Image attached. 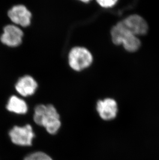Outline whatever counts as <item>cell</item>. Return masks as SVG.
I'll use <instances>...</instances> for the list:
<instances>
[{
  "mask_svg": "<svg viewBox=\"0 0 159 160\" xmlns=\"http://www.w3.org/2000/svg\"><path fill=\"white\" fill-rule=\"evenodd\" d=\"M34 120L38 125L44 127L48 133L55 134L60 128V115L52 105H39L35 108Z\"/></svg>",
  "mask_w": 159,
  "mask_h": 160,
  "instance_id": "6da1fadb",
  "label": "cell"
},
{
  "mask_svg": "<svg viewBox=\"0 0 159 160\" xmlns=\"http://www.w3.org/2000/svg\"><path fill=\"white\" fill-rule=\"evenodd\" d=\"M111 34L113 43L116 45H123L128 52H137L141 46V42L137 36L128 31L119 22L113 27Z\"/></svg>",
  "mask_w": 159,
  "mask_h": 160,
  "instance_id": "7a4b0ae2",
  "label": "cell"
},
{
  "mask_svg": "<svg viewBox=\"0 0 159 160\" xmlns=\"http://www.w3.org/2000/svg\"><path fill=\"white\" fill-rule=\"evenodd\" d=\"M93 58L88 49L82 47H74L68 56L69 64L71 68L76 71H81L89 67Z\"/></svg>",
  "mask_w": 159,
  "mask_h": 160,
  "instance_id": "3957f363",
  "label": "cell"
},
{
  "mask_svg": "<svg viewBox=\"0 0 159 160\" xmlns=\"http://www.w3.org/2000/svg\"><path fill=\"white\" fill-rule=\"evenodd\" d=\"M9 135L13 143L23 146L32 145L35 136L32 127L29 124L22 127H14L9 132Z\"/></svg>",
  "mask_w": 159,
  "mask_h": 160,
  "instance_id": "277c9868",
  "label": "cell"
},
{
  "mask_svg": "<svg viewBox=\"0 0 159 160\" xmlns=\"http://www.w3.org/2000/svg\"><path fill=\"white\" fill-rule=\"evenodd\" d=\"M119 22L125 29L135 36L145 35L148 30L147 22L138 15H132Z\"/></svg>",
  "mask_w": 159,
  "mask_h": 160,
  "instance_id": "5b68a950",
  "label": "cell"
},
{
  "mask_svg": "<svg viewBox=\"0 0 159 160\" xmlns=\"http://www.w3.org/2000/svg\"><path fill=\"white\" fill-rule=\"evenodd\" d=\"M23 32L19 28L14 25H7L3 29L1 36V41L3 44L9 47L19 46L22 41Z\"/></svg>",
  "mask_w": 159,
  "mask_h": 160,
  "instance_id": "8992f818",
  "label": "cell"
},
{
  "mask_svg": "<svg viewBox=\"0 0 159 160\" xmlns=\"http://www.w3.org/2000/svg\"><path fill=\"white\" fill-rule=\"evenodd\" d=\"M8 15L15 24L23 27H26L30 25L32 14L24 5H18L13 6L8 11Z\"/></svg>",
  "mask_w": 159,
  "mask_h": 160,
  "instance_id": "52a82bcc",
  "label": "cell"
},
{
  "mask_svg": "<svg viewBox=\"0 0 159 160\" xmlns=\"http://www.w3.org/2000/svg\"><path fill=\"white\" fill-rule=\"evenodd\" d=\"M97 110L103 119H113L116 116L118 111L117 103L113 98H107L104 100H100L97 104Z\"/></svg>",
  "mask_w": 159,
  "mask_h": 160,
  "instance_id": "ba28073f",
  "label": "cell"
},
{
  "mask_svg": "<svg viewBox=\"0 0 159 160\" xmlns=\"http://www.w3.org/2000/svg\"><path fill=\"white\" fill-rule=\"evenodd\" d=\"M37 82L30 76L21 77L16 85L17 91L23 97H28L34 94L37 88Z\"/></svg>",
  "mask_w": 159,
  "mask_h": 160,
  "instance_id": "9c48e42d",
  "label": "cell"
},
{
  "mask_svg": "<svg viewBox=\"0 0 159 160\" xmlns=\"http://www.w3.org/2000/svg\"><path fill=\"white\" fill-rule=\"evenodd\" d=\"M6 108L9 112L20 115L25 114L27 111V106L26 102L15 95L10 98Z\"/></svg>",
  "mask_w": 159,
  "mask_h": 160,
  "instance_id": "30bf717a",
  "label": "cell"
},
{
  "mask_svg": "<svg viewBox=\"0 0 159 160\" xmlns=\"http://www.w3.org/2000/svg\"><path fill=\"white\" fill-rule=\"evenodd\" d=\"M24 160H52V159L45 153L36 152L26 156Z\"/></svg>",
  "mask_w": 159,
  "mask_h": 160,
  "instance_id": "8fae6325",
  "label": "cell"
},
{
  "mask_svg": "<svg viewBox=\"0 0 159 160\" xmlns=\"http://www.w3.org/2000/svg\"><path fill=\"white\" fill-rule=\"evenodd\" d=\"M97 2L101 7L104 8H112L117 3L116 0H99Z\"/></svg>",
  "mask_w": 159,
  "mask_h": 160,
  "instance_id": "7c38bea8",
  "label": "cell"
}]
</instances>
